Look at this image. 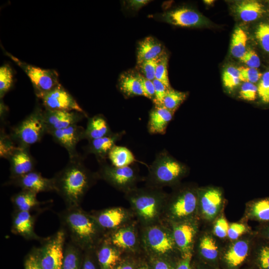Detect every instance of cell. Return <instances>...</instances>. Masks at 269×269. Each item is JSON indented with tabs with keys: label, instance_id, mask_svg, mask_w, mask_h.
<instances>
[{
	"label": "cell",
	"instance_id": "obj_1",
	"mask_svg": "<svg viewBox=\"0 0 269 269\" xmlns=\"http://www.w3.org/2000/svg\"><path fill=\"white\" fill-rule=\"evenodd\" d=\"M97 176V173H93L85 166L79 155L69 159L67 165L52 177L54 191L62 199L66 208L80 206Z\"/></svg>",
	"mask_w": 269,
	"mask_h": 269
},
{
	"label": "cell",
	"instance_id": "obj_2",
	"mask_svg": "<svg viewBox=\"0 0 269 269\" xmlns=\"http://www.w3.org/2000/svg\"><path fill=\"white\" fill-rule=\"evenodd\" d=\"M61 228L70 242L82 250L94 249L102 229L92 216L80 206L66 208L58 214Z\"/></svg>",
	"mask_w": 269,
	"mask_h": 269
},
{
	"label": "cell",
	"instance_id": "obj_3",
	"mask_svg": "<svg viewBox=\"0 0 269 269\" xmlns=\"http://www.w3.org/2000/svg\"><path fill=\"white\" fill-rule=\"evenodd\" d=\"M47 134L43 117V110L37 105L33 111L21 122L14 126L9 134L17 146L30 147Z\"/></svg>",
	"mask_w": 269,
	"mask_h": 269
},
{
	"label": "cell",
	"instance_id": "obj_4",
	"mask_svg": "<svg viewBox=\"0 0 269 269\" xmlns=\"http://www.w3.org/2000/svg\"><path fill=\"white\" fill-rule=\"evenodd\" d=\"M186 170L184 164L162 150L156 155L149 166L148 180L155 187L169 185L180 178Z\"/></svg>",
	"mask_w": 269,
	"mask_h": 269
},
{
	"label": "cell",
	"instance_id": "obj_5",
	"mask_svg": "<svg viewBox=\"0 0 269 269\" xmlns=\"http://www.w3.org/2000/svg\"><path fill=\"white\" fill-rule=\"evenodd\" d=\"M4 53L28 77L33 87L34 93L38 99H41L59 84L58 74L55 70L36 67L22 61L5 51Z\"/></svg>",
	"mask_w": 269,
	"mask_h": 269
},
{
	"label": "cell",
	"instance_id": "obj_6",
	"mask_svg": "<svg viewBox=\"0 0 269 269\" xmlns=\"http://www.w3.org/2000/svg\"><path fill=\"white\" fill-rule=\"evenodd\" d=\"M66 237L61 227L53 235L40 241L37 252L41 269H62Z\"/></svg>",
	"mask_w": 269,
	"mask_h": 269
},
{
	"label": "cell",
	"instance_id": "obj_7",
	"mask_svg": "<svg viewBox=\"0 0 269 269\" xmlns=\"http://www.w3.org/2000/svg\"><path fill=\"white\" fill-rule=\"evenodd\" d=\"M128 198L135 211L145 221L158 215L164 194L156 189H135L128 192Z\"/></svg>",
	"mask_w": 269,
	"mask_h": 269
},
{
	"label": "cell",
	"instance_id": "obj_8",
	"mask_svg": "<svg viewBox=\"0 0 269 269\" xmlns=\"http://www.w3.org/2000/svg\"><path fill=\"white\" fill-rule=\"evenodd\" d=\"M99 163V177L119 189L129 192L134 189L138 174L133 166L116 167L106 161Z\"/></svg>",
	"mask_w": 269,
	"mask_h": 269
},
{
	"label": "cell",
	"instance_id": "obj_9",
	"mask_svg": "<svg viewBox=\"0 0 269 269\" xmlns=\"http://www.w3.org/2000/svg\"><path fill=\"white\" fill-rule=\"evenodd\" d=\"M155 17L159 21L181 27H198L205 23V18L200 13L186 6L159 13Z\"/></svg>",
	"mask_w": 269,
	"mask_h": 269
},
{
	"label": "cell",
	"instance_id": "obj_10",
	"mask_svg": "<svg viewBox=\"0 0 269 269\" xmlns=\"http://www.w3.org/2000/svg\"><path fill=\"white\" fill-rule=\"evenodd\" d=\"M45 109L77 111L86 114L73 97L60 83L42 99Z\"/></svg>",
	"mask_w": 269,
	"mask_h": 269
},
{
	"label": "cell",
	"instance_id": "obj_11",
	"mask_svg": "<svg viewBox=\"0 0 269 269\" xmlns=\"http://www.w3.org/2000/svg\"><path fill=\"white\" fill-rule=\"evenodd\" d=\"M53 140L64 147L68 152L69 159L79 155L76 150L77 143L85 139V129L77 124L66 128L57 130L50 132Z\"/></svg>",
	"mask_w": 269,
	"mask_h": 269
},
{
	"label": "cell",
	"instance_id": "obj_12",
	"mask_svg": "<svg viewBox=\"0 0 269 269\" xmlns=\"http://www.w3.org/2000/svg\"><path fill=\"white\" fill-rule=\"evenodd\" d=\"M6 184L13 185L36 194L41 192L54 191L53 178L43 177L39 172L33 170L22 176L9 178Z\"/></svg>",
	"mask_w": 269,
	"mask_h": 269
},
{
	"label": "cell",
	"instance_id": "obj_13",
	"mask_svg": "<svg viewBox=\"0 0 269 269\" xmlns=\"http://www.w3.org/2000/svg\"><path fill=\"white\" fill-rule=\"evenodd\" d=\"M86 117V114L77 111L50 110L45 109L43 110V117L47 129V134L77 124Z\"/></svg>",
	"mask_w": 269,
	"mask_h": 269
},
{
	"label": "cell",
	"instance_id": "obj_14",
	"mask_svg": "<svg viewBox=\"0 0 269 269\" xmlns=\"http://www.w3.org/2000/svg\"><path fill=\"white\" fill-rule=\"evenodd\" d=\"M144 241L147 247L159 255L170 252L175 244L173 237L167 231L156 226L147 228L144 235Z\"/></svg>",
	"mask_w": 269,
	"mask_h": 269
},
{
	"label": "cell",
	"instance_id": "obj_15",
	"mask_svg": "<svg viewBox=\"0 0 269 269\" xmlns=\"http://www.w3.org/2000/svg\"><path fill=\"white\" fill-rule=\"evenodd\" d=\"M7 159L10 164V177L14 178L34 170L35 162L29 147L16 146Z\"/></svg>",
	"mask_w": 269,
	"mask_h": 269
},
{
	"label": "cell",
	"instance_id": "obj_16",
	"mask_svg": "<svg viewBox=\"0 0 269 269\" xmlns=\"http://www.w3.org/2000/svg\"><path fill=\"white\" fill-rule=\"evenodd\" d=\"M11 232L20 236L26 240H36L40 241L42 238L35 233V217L31 212L14 210L12 213Z\"/></svg>",
	"mask_w": 269,
	"mask_h": 269
},
{
	"label": "cell",
	"instance_id": "obj_17",
	"mask_svg": "<svg viewBox=\"0 0 269 269\" xmlns=\"http://www.w3.org/2000/svg\"><path fill=\"white\" fill-rule=\"evenodd\" d=\"M125 134V131L112 132L101 138L89 140L86 150L88 153L94 154L99 163L106 161L110 151Z\"/></svg>",
	"mask_w": 269,
	"mask_h": 269
},
{
	"label": "cell",
	"instance_id": "obj_18",
	"mask_svg": "<svg viewBox=\"0 0 269 269\" xmlns=\"http://www.w3.org/2000/svg\"><path fill=\"white\" fill-rule=\"evenodd\" d=\"M196 205L197 197L195 193L191 190H185L180 192L173 200L170 212L175 218H183L193 213Z\"/></svg>",
	"mask_w": 269,
	"mask_h": 269
},
{
	"label": "cell",
	"instance_id": "obj_19",
	"mask_svg": "<svg viewBox=\"0 0 269 269\" xmlns=\"http://www.w3.org/2000/svg\"><path fill=\"white\" fill-rule=\"evenodd\" d=\"M174 113L162 106H155L150 110L147 130L150 134H164L167 127L173 119Z\"/></svg>",
	"mask_w": 269,
	"mask_h": 269
},
{
	"label": "cell",
	"instance_id": "obj_20",
	"mask_svg": "<svg viewBox=\"0 0 269 269\" xmlns=\"http://www.w3.org/2000/svg\"><path fill=\"white\" fill-rule=\"evenodd\" d=\"M165 52L163 44L158 39L152 36L146 37L137 44V65L146 60L158 58Z\"/></svg>",
	"mask_w": 269,
	"mask_h": 269
},
{
	"label": "cell",
	"instance_id": "obj_21",
	"mask_svg": "<svg viewBox=\"0 0 269 269\" xmlns=\"http://www.w3.org/2000/svg\"><path fill=\"white\" fill-rule=\"evenodd\" d=\"M127 215L124 209L117 207L106 209L92 216L102 230H112L123 223Z\"/></svg>",
	"mask_w": 269,
	"mask_h": 269
},
{
	"label": "cell",
	"instance_id": "obj_22",
	"mask_svg": "<svg viewBox=\"0 0 269 269\" xmlns=\"http://www.w3.org/2000/svg\"><path fill=\"white\" fill-rule=\"evenodd\" d=\"M101 243L96 249L100 269H114L121 262L120 253L109 239Z\"/></svg>",
	"mask_w": 269,
	"mask_h": 269
},
{
	"label": "cell",
	"instance_id": "obj_23",
	"mask_svg": "<svg viewBox=\"0 0 269 269\" xmlns=\"http://www.w3.org/2000/svg\"><path fill=\"white\" fill-rule=\"evenodd\" d=\"M195 234L194 227L188 223H181L173 227V237L183 257L191 255V248Z\"/></svg>",
	"mask_w": 269,
	"mask_h": 269
},
{
	"label": "cell",
	"instance_id": "obj_24",
	"mask_svg": "<svg viewBox=\"0 0 269 269\" xmlns=\"http://www.w3.org/2000/svg\"><path fill=\"white\" fill-rule=\"evenodd\" d=\"M118 87L126 97L144 96L140 73L134 71H129L121 75L119 79Z\"/></svg>",
	"mask_w": 269,
	"mask_h": 269
},
{
	"label": "cell",
	"instance_id": "obj_25",
	"mask_svg": "<svg viewBox=\"0 0 269 269\" xmlns=\"http://www.w3.org/2000/svg\"><path fill=\"white\" fill-rule=\"evenodd\" d=\"M234 10L238 16L245 22H251L261 17L265 12L264 5L259 1L245 0L237 2Z\"/></svg>",
	"mask_w": 269,
	"mask_h": 269
},
{
	"label": "cell",
	"instance_id": "obj_26",
	"mask_svg": "<svg viewBox=\"0 0 269 269\" xmlns=\"http://www.w3.org/2000/svg\"><path fill=\"white\" fill-rule=\"evenodd\" d=\"M36 195L34 192L26 190H21L13 195L10 200L14 210L29 212L38 210L44 203L38 201Z\"/></svg>",
	"mask_w": 269,
	"mask_h": 269
},
{
	"label": "cell",
	"instance_id": "obj_27",
	"mask_svg": "<svg viewBox=\"0 0 269 269\" xmlns=\"http://www.w3.org/2000/svg\"><path fill=\"white\" fill-rule=\"evenodd\" d=\"M106 118L97 115L89 118L85 129V139L88 141L101 138L112 133Z\"/></svg>",
	"mask_w": 269,
	"mask_h": 269
},
{
	"label": "cell",
	"instance_id": "obj_28",
	"mask_svg": "<svg viewBox=\"0 0 269 269\" xmlns=\"http://www.w3.org/2000/svg\"><path fill=\"white\" fill-rule=\"evenodd\" d=\"M222 201V194L219 190L212 188L204 192L200 203L204 216L209 219L214 218L218 212Z\"/></svg>",
	"mask_w": 269,
	"mask_h": 269
},
{
	"label": "cell",
	"instance_id": "obj_29",
	"mask_svg": "<svg viewBox=\"0 0 269 269\" xmlns=\"http://www.w3.org/2000/svg\"><path fill=\"white\" fill-rule=\"evenodd\" d=\"M109 240L115 247L125 250L134 248L136 243L135 233L131 227L119 229L112 234Z\"/></svg>",
	"mask_w": 269,
	"mask_h": 269
},
{
	"label": "cell",
	"instance_id": "obj_30",
	"mask_svg": "<svg viewBox=\"0 0 269 269\" xmlns=\"http://www.w3.org/2000/svg\"><path fill=\"white\" fill-rule=\"evenodd\" d=\"M248 252V243L244 241H238L225 254V260L230 268H236L245 261Z\"/></svg>",
	"mask_w": 269,
	"mask_h": 269
},
{
	"label": "cell",
	"instance_id": "obj_31",
	"mask_svg": "<svg viewBox=\"0 0 269 269\" xmlns=\"http://www.w3.org/2000/svg\"><path fill=\"white\" fill-rule=\"evenodd\" d=\"M83 251L69 241L65 246L62 269H81Z\"/></svg>",
	"mask_w": 269,
	"mask_h": 269
},
{
	"label": "cell",
	"instance_id": "obj_32",
	"mask_svg": "<svg viewBox=\"0 0 269 269\" xmlns=\"http://www.w3.org/2000/svg\"><path fill=\"white\" fill-rule=\"evenodd\" d=\"M112 165L124 167L132 165L136 161L132 152L127 147L115 145L108 154Z\"/></svg>",
	"mask_w": 269,
	"mask_h": 269
},
{
	"label": "cell",
	"instance_id": "obj_33",
	"mask_svg": "<svg viewBox=\"0 0 269 269\" xmlns=\"http://www.w3.org/2000/svg\"><path fill=\"white\" fill-rule=\"evenodd\" d=\"M248 36L245 31L241 27H237L232 36L231 53L235 58L240 59L247 51Z\"/></svg>",
	"mask_w": 269,
	"mask_h": 269
},
{
	"label": "cell",
	"instance_id": "obj_34",
	"mask_svg": "<svg viewBox=\"0 0 269 269\" xmlns=\"http://www.w3.org/2000/svg\"><path fill=\"white\" fill-rule=\"evenodd\" d=\"M186 92H180L169 89L163 100L162 106L168 110L175 113L179 106L186 100Z\"/></svg>",
	"mask_w": 269,
	"mask_h": 269
},
{
	"label": "cell",
	"instance_id": "obj_35",
	"mask_svg": "<svg viewBox=\"0 0 269 269\" xmlns=\"http://www.w3.org/2000/svg\"><path fill=\"white\" fill-rule=\"evenodd\" d=\"M13 82V71L11 67L5 64L0 67V98L1 99L10 90Z\"/></svg>",
	"mask_w": 269,
	"mask_h": 269
},
{
	"label": "cell",
	"instance_id": "obj_36",
	"mask_svg": "<svg viewBox=\"0 0 269 269\" xmlns=\"http://www.w3.org/2000/svg\"><path fill=\"white\" fill-rule=\"evenodd\" d=\"M199 248L202 256L207 260H214L218 256L217 246L213 238L209 236H204L202 238Z\"/></svg>",
	"mask_w": 269,
	"mask_h": 269
},
{
	"label": "cell",
	"instance_id": "obj_37",
	"mask_svg": "<svg viewBox=\"0 0 269 269\" xmlns=\"http://www.w3.org/2000/svg\"><path fill=\"white\" fill-rule=\"evenodd\" d=\"M168 56L165 52L158 58L155 73V79L164 84L167 88H171L168 76Z\"/></svg>",
	"mask_w": 269,
	"mask_h": 269
},
{
	"label": "cell",
	"instance_id": "obj_38",
	"mask_svg": "<svg viewBox=\"0 0 269 269\" xmlns=\"http://www.w3.org/2000/svg\"><path fill=\"white\" fill-rule=\"evenodd\" d=\"M222 80L226 88L229 90L235 88L241 82L238 68L233 66L227 67L223 71Z\"/></svg>",
	"mask_w": 269,
	"mask_h": 269
},
{
	"label": "cell",
	"instance_id": "obj_39",
	"mask_svg": "<svg viewBox=\"0 0 269 269\" xmlns=\"http://www.w3.org/2000/svg\"><path fill=\"white\" fill-rule=\"evenodd\" d=\"M252 214L257 219L269 221V199H264L255 202L252 206Z\"/></svg>",
	"mask_w": 269,
	"mask_h": 269
},
{
	"label": "cell",
	"instance_id": "obj_40",
	"mask_svg": "<svg viewBox=\"0 0 269 269\" xmlns=\"http://www.w3.org/2000/svg\"><path fill=\"white\" fill-rule=\"evenodd\" d=\"M240 79L241 82L257 83L261 79L263 74L258 69L249 67H240L238 68Z\"/></svg>",
	"mask_w": 269,
	"mask_h": 269
},
{
	"label": "cell",
	"instance_id": "obj_41",
	"mask_svg": "<svg viewBox=\"0 0 269 269\" xmlns=\"http://www.w3.org/2000/svg\"><path fill=\"white\" fill-rule=\"evenodd\" d=\"M255 35L264 50L269 52V24L260 23L257 27Z\"/></svg>",
	"mask_w": 269,
	"mask_h": 269
},
{
	"label": "cell",
	"instance_id": "obj_42",
	"mask_svg": "<svg viewBox=\"0 0 269 269\" xmlns=\"http://www.w3.org/2000/svg\"><path fill=\"white\" fill-rule=\"evenodd\" d=\"M158 58L146 60L137 65L141 75L152 81L155 79V69Z\"/></svg>",
	"mask_w": 269,
	"mask_h": 269
},
{
	"label": "cell",
	"instance_id": "obj_43",
	"mask_svg": "<svg viewBox=\"0 0 269 269\" xmlns=\"http://www.w3.org/2000/svg\"><path fill=\"white\" fill-rule=\"evenodd\" d=\"M9 135L1 130L0 138V155L1 157L6 158L16 147Z\"/></svg>",
	"mask_w": 269,
	"mask_h": 269
},
{
	"label": "cell",
	"instance_id": "obj_44",
	"mask_svg": "<svg viewBox=\"0 0 269 269\" xmlns=\"http://www.w3.org/2000/svg\"><path fill=\"white\" fill-rule=\"evenodd\" d=\"M258 95L263 102L269 103V71L265 72L260 80Z\"/></svg>",
	"mask_w": 269,
	"mask_h": 269
},
{
	"label": "cell",
	"instance_id": "obj_45",
	"mask_svg": "<svg viewBox=\"0 0 269 269\" xmlns=\"http://www.w3.org/2000/svg\"><path fill=\"white\" fill-rule=\"evenodd\" d=\"M240 97L248 101H253L257 98L258 87L254 83L244 82L239 92Z\"/></svg>",
	"mask_w": 269,
	"mask_h": 269
},
{
	"label": "cell",
	"instance_id": "obj_46",
	"mask_svg": "<svg viewBox=\"0 0 269 269\" xmlns=\"http://www.w3.org/2000/svg\"><path fill=\"white\" fill-rule=\"evenodd\" d=\"M155 96L152 101L155 106H162L163 100L169 89L164 84L155 79L153 81Z\"/></svg>",
	"mask_w": 269,
	"mask_h": 269
},
{
	"label": "cell",
	"instance_id": "obj_47",
	"mask_svg": "<svg viewBox=\"0 0 269 269\" xmlns=\"http://www.w3.org/2000/svg\"><path fill=\"white\" fill-rule=\"evenodd\" d=\"M247 67L258 69L261 65V61L257 53L251 49H248L239 59Z\"/></svg>",
	"mask_w": 269,
	"mask_h": 269
},
{
	"label": "cell",
	"instance_id": "obj_48",
	"mask_svg": "<svg viewBox=\"0 0 269 269\" xmlns=\"http://www.w3.org/2000/svg\"><path fill=\"white\" fill-rule=\"evenodd\" d=\"M24 269H41L38 256L37 248H34L24 260Z\"/></svg>",
	"mask_w": 269,
	"mask_h": 269
},
{
	"label": "cell",
	"instance_id": "obj_49",
	"mask_svg": "<svg viewBox=\"0 0 269 269\" xmlns=\"http://www.w3.org/2000/svg\"><path fill=\"white\" fill-rule=\"evenodd\" d=\"M140 79L144 96L153 101L155 96V89L153 82L146 79L141 74H140Z\"/></svg>",
	"mask_w": 269,
	"mask_h": 269
},
{
	"label": "cell",
	"instance_id": "obj_50",
	"mask_svg": "<svg viewBox=\"0 0 269 269\" xmlns=\"http://www.w3.org/2000/svg\"><path fill=\"white\" fill-rule=\"evenodd\" d=\"M229 227L226 220L223 217H221L215 223L214 228V233L219 238H224L228 235Z\"/></svg>",
	"mask_w": 269,
	"mask_h": 269
},
{
	"label": "cell",
	"instance_id": "obj_51",
	"mask_svg": "<svg viewBox=\"0 0 269 269\" xmlns=\"http://www.w3.org/2000/svg\"><path fill=\"white\" fill-rule=\"evenodd\" d=\"M246 231V228L244 225L234 223L229 225L227 236L230 239L235 240L238 238Z\"/></svg>",
	"mask_w": 269,
	"mask_h": 269
},
{
	"label": "cell",
	"instance_id": "obj_52",
	"mask_svg": "<svg viewBox=\"0 0 269 269\" xmlns=\"http://www.w3.org/2000/svg\"><path fill=\"white\" fill-rule=\"evenodd\" d=\"M94 249H89L83 251L81 269H96L95 261L92 256V251Z\"/></svg>",
	"mask_w": 269,
	"mask_h": 269
},
{
	"label": "cell",
	"instance_id": "obj_53",
	"mask_svg": "<svg viewBox=\"0 0 269 269\" xmlns=\"http://www.w3.org/2000/svg\"><path fill=\"white\" fill-rule=\"evenodd\" d=\"M259 262L263 269H269V247H263L260 253Z\"/></svg>",
	"mask_w": 269,
	"mask_h": 269
},
{
	"label": "cell",
	"instance_id": "obj_54",
	"mask_svg": "<svg viewBox=\"0 0 269 269\" xmlns=\"http://www.w3.org/2000/svg\"><path fill=\"white\" fill-rule=\"evenodd\" d=\"M150 2L148 0H127V6L134 11H137Z\"/></svg>",
	"mask_w": 269,
	"mask_h": 269
},
{
	"label": "cell",
	"instance_id": "obj_55",
	"mask_svg": "<svg viewBox=\"0 0 269 269\" xmlns=\"http://www.w3.org/2000/svg\"><path fill=\"white\" fill-rule=\"evenodd\" d=\"M153 269H173L172 266L166 260L156 259L152 262Z\"/></svg>",
	"mask_w": 269,
	"mask_h": 269
},
{
	"label": "cell",
	"instance_id": "obj_56",
	"mask_svg": "<svg viewBox=\"0 0 269 269\" xmlns=\"http://www.w3.org/2000/svg\"><path fill=\"white\" fill-rule=\"evenodd\" d=\"M191 255L183 257L176 269H191L190 266Z\"/></svg>",
	"mask_w": 269,
	"mask_h": 269
},
{
	"label": "cell",
	"instance_id": "obj_57",
	"mask_svg": "<svg viewBox=\"0 0 269 269\" xmlns=\"http://www.w3.org/2000/svg\"><path fill=\"white\" fill-rule=\"evenodd\" d=\"M114 269H134V264L130 261L120 262Z\"/></svg>",
	"mask_w": 269,
	"mask_h": 269
},
{
	"label": "cell",
	"instance_id": "obj_58",
	"mask_svg": "<svg viewBox=\"0 0 269 269\" xmlns=\"http://www.w3.org/2000/svg\"><path fill=\"white\" fill-rule=\"evenodd\" d=\"M137 269H149V268L146 265H143L141 266L140 267H139Z\"/></svg>",
	"mask_w": 269,
	"mask_h": 269
},
{
	"label": "cell",
	"instance_id": "obj_59",
	"mask_svg": "<svg viewBox=\"0 0 269 269\" xmlns=\"http://www.w3.org/2000/svg\"><path fill=\"white\" fill-rule=\"evenodd\" d=\"M204 1H205V2H206L207 3H211L213 1V0H205Z\"/></svg>",
	"mask_w": 269,
	"mask_h": 269
},
{
	"label": "cell",
	"instance_id": "obj_60",
	"mask_svg": "<svg viewBox=\"0 0 269 269\" xmlns=\"http://www.w3.org/2000/svg\"><path fill=\"white\" fill-rule=\"evenodd\" d=\"M268 236H269V234H268Z\"/></svg>",
	"mask_w": 269,
	"mask_h": 269
}]
</instances>
